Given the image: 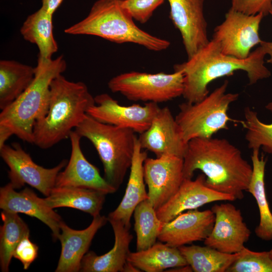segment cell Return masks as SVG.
<instances>
[{"label": "cell", "instance_id": "obj_39", "mask_svg": "<svg viewBox=\"0 0 272 272\" xmlns=\"http://www.w3.org/2000/svg\"><path fill=\"white\" fill-rule=\"evenodd\" d=\"M137 272L141 271V270L132 264L131 262L128 261L125 263L122 272Z\"/></svg>", "mask_w": 272, "mask_h": 272}, {"label": "cell", "instance_id": "obj_8", "mask_svg": "<svg viewBox=\"0 0 272 272\" xmlns=\"http://www.w3.org/2000/svg\"><path fill=\"white\" fill-rule=\"evenodd\" d=\"M108 87L130 101L158 104L182 96L183 74L178 70L172 74L131 71L112 78Z\"/></svg>", "mask_w": 272, "mask_h": 272}, {"label": "cell", "instance_id": "obj_15", "mask_svg": "<svg viewBox=\"0 0 272 272\" xmlns=\"http://www.w3.org/2000/svg\"><path fill=\"white\" fill-rule=\"evenodd\" d=\"M203 173L194 179L184 178L175 194L165 204L157 209L158 218L168 222L185 211L197 209L203 205L217 201H234L231 195L215 191L206 183Z\"/></svg>", "mask_w": 272, "mask_h": 272}, {"label": "cell", "instance_id": "obj_24", "mask_svg": "<svg viewBox=\"0 0 272 272\" xmlns=\"http://www.w3.org/2000/svg\"><path fill=\"white\" fill-rule=\"evenodd\" d=\"M35 67L13 60L0 61V109L11 105L32 82Z\"/></svg>", "mask_w": 272, "mask_h": 272}, {"label": "cell", "instance_id": "obj_20", "mask_svg": "<svg viewBox=\"0 0 272 272\" xmlns=\"http://www.w3.org/2000/svg\"><path fill=\"white\" fill-rule=\"evenodd\" d=\"M108 221L107 217L99 215L93 217L91 224L87 228L77 230L69 227L62 221L58 238L61 249L55 271H80L82 259L87 253L94 236Z\"/></svg>", "mask_w": 272, "mask_h": 272}, {"label": "cell", "instance_id": "obj_9", "mask_svg": "<svg viewBox=\"0 0 272 272\" xmlns=\"http://www.w3.org/2000/svg\"><path fill=\"white\" fill-rule=\"evenodd\" d=\"M263 17L261 13L249 15L230 8L224 21L215 28L212 39L223 54L245 59L251 49L262 41L259 29Z\"/></svg>", "mask_w": 272, "mask_h": 272}, {"label": "cell", "instance_id": "obj_26", "mask_svg": "<svg viewBox=\"0 0 272 272\" xmlns=\"http://www.w3.org/2000/svg\"><path fill=\"white\" fill-rule=\"evenodd\" d=\"M127 260L146 272H161L188 265L178 247L161 241L145 250L130 252Z\"/></svg>", "mask_w": 272, "mask_h": 272}, {"label": "cell", "instance_id": "obj_18", "mask_svg": "<svg viewBox=\"0 0 272 272\" xmlns=\"http://www.w3.org/2000/svg\"><path fill=\"white\" fill-rule=\"evenodd\" d=\"M215 220L211 209L189 210L164 223L158 239L175 247L204 240L211 232Z\"/></svg>", "mask_w": 272, "mask_h": 272}, {"label": "cell", "instance_id": "obj_36", "mask_svg": "<svg viewBox=\"0 0 272 272\" xmlns=\"http://www.w3.org/2000/svg\"><path fill=\"white\" fill-rule=\"evenodd\" d=\"M63 0H42V6L45 11L53 15Z\"/></svg>", "mask_w": 272, "mask_h": 272}, {"label": "cell", "instance_id": "obj_11", "mask_svg": "<svg viewBox=\"0 0 272 272\" xmlns=\"http://www.w3.org/2000/svg\"><path fill=\"white\" fill-rule=\"evenodd\" d=\"M94 99L95 104L88 108V115L99 122L129 128L140 134L149 128L160 109L153 102L144 106H123L106 93L97 95Z\"/></svg>", "mask_w": 272, "mask_h": 272}, {"label": "cell", "instance_id": "obj_4", "mask_svg": "<svg viewBox=\"0 0 272 272\" xmlns=\"http://www.w3.org/2000/svg\"><path fill=\"white\" fill-rule=\"evenodd\" d=\"M121 0H97L82 21L67 28L71 35L96 36L116 43H131L151 51L167 49L170 42L140 29L122 7Z\"/></svg>", "mask_w": 272, "mask_h": 272}, {"label": "cell", "instance_id": "obj_40", "mask_svg": "<svg viewBox=\"0 0 272 272\" xmlns=\"http://www.w3.org/2000/svg\"><path fill=\"white\" fill-rule=\"evenodd\" d=\"M269 251L271 253V254H272V247H271V249L269 250Z\"/></svg>", "mask_w": 272, "mask_h": 272}, {"label": "cell", "instance_id": "obj_35", "mask_svg": "<svg viewBox=\"0 0 272 272\" xmlns=\"http://www.w3.org/2000/svg\"><path fill=\"white\" fill-rule=\"evenodd\" d=\"M29 237L27 235L21 240L13 253V257L22 263L24 269L29 268L38 253V246L30 240Z\"/></svg>", "mask_w": 272, "mask_h": 272}, {"label": "cell", "instance_id": "obj_27", "mask_svg": "<svg viewBox=\"0 0 272 272\" xmlns=\"http://www.w3.org/2000/svg\"><path fill=\"white\" fill-rule=\"evenodd\" d=\"M52 16L41 7L26 18L20 29L26 40L37 45L38 56L45 59H51L58 49L53 34Z\"/></svg>", "mask_w": 272, "mask_h": 272}, {"label": "cell", "instance_id": "obj_25", "mask_svg": "<svg viewBox=\"0 0 272 272\" xmlns=\"http://www.w3.org/2000/svg\"><path fill=\"white\" fill-rule=\"evenodd\" d=\"M259 149L252 150L251 159L252 173L247 191L256 200L260 215L258 225L255 229L256 235L263 240H272V213L267 200L264 174L266 160L259 156Z\"/></svg>", "mask_w": 272, "mask_h": 272}, {"label": "cell", "instance_id": "obj_19", "mask_svg": "<svg viewBox=\"0 0 272 272\" xmlns=\"http://www.w3.org/2000/svg\"><path fill=\"white\" fill-rule=\"evenodd\" d=\"M0 208L38 219L52 231L54 240L58 239L62 221L61 217L47 205L44 198L39 197L29 188L17 192L10 183L1 187Z\"/></svg>", "mask_w": 272, "mask_h": 272}, {"label": "cell", "instance_id": "obj_7", "mask_svg": "<svg viewBox=\"0 0 272 272\" xmlns=\"http://www.w3.org/2000/svg\"><path fill=\"white\" fill-rule=\"evenodd\" d=\"M228 85L226 80L201 101L179 105L175 118L186 143L194 138H211L218 131L228 129L229 121H237L229 116L228 111L239 94L227 93Z\"/></svg>", "mask_w": 272, "mask_h": 272}, {"label": "cell", "instance_id": "obj_12", "mask_svg": "<svg viewBox=\"0 0 272 272\" xmlns=\"http://www.w3.org/2000/svg\"><path fill=\"white\" fill-rule=\"evenodd\" d=\"M183 159L170 155L147 157L144 164L148 199L156 210L177 192L183 180Z\"/></svg>", "mask_w": 272, "mask_h": 272}, {"label": "cell", "instance_id": "obj_30", "mask_svg": "<svg viewBox=\"0 0 272 272\" xmlns=\"http://www.w3.org/2000/svg\"><path fill=\"white\" fill-rule=\"evenodd\" d=\"M134 229L137 234V251L145 250L156 242L164 222L147 199L140 202L133 212Z\"/></svg>", "mask_w": 272, "mask_h": 272}, {"label": "cell", "instance_id": "obj_34", "mask_svg": "<svg viewBox=\"0 0 272 272\" xmlns=\"http://www.w3.org/2000/svg\"><path fill=\"white\" fill-rule=\"evenodd\" d=\"M231 8L245 14L261 13L264 17L272 10V0H231Z\"/></svg>", "mask_w": 272, "mask_h": 272}, {"label": "cell", "instance_id": "obj_21", "mask_svg": "<svg viewBox=\"0 0 272 272\" xmlns=\"http://www.w3.org/2000/svg\"><path fill=\"white\" fill-rule=\"evenodd\" d=\"M114 234V244L108 252L97 255L94 252H87L83 257L80 271L117 272L122 271L130 252L129 244L133 236L129 228L117 220L108 219Z\"/></svg>", "mask_w": 272, "mask_h": 272}, {"label": "cell", "instance_id": "obj_23", "mask_svg": "<svg viewBox=\"0 0 272 272\" xmlns=\"http://www.w3.org/2000/svg\"><path fill=\"white\" fill-rule=\"evenodd\" d=\"M105 195L103 192L92 189L55 186L44 199L47 205L53 209L60 207L71 208L95 217L100 215Z\"/></svg>", "mask_w": 272, "mask_h": 272}, {"label": "cell", "instance_id": "obj_28", "mask_svg": "<svg viewBox=\"0 0 272 272\" xmlns=\"http://www.w3.org/2000/svg\"><path fill=\"white\" fill-rule=\"evenodd\" d=\"M187 264L195 272H227L239 256L205 245H183L178 247Z\"/></svg>", "mask_w": 272, "mask_h": 272}, {"label": "cell", "instance_id": "obj_32", "mask_svg": "<svg viewBox=\"0 0 272 272\" xmlns=\"http://www.w3.org/2000/svg\"><path fill=\"white\" fill-rule=\"evenodd\" d=\"M227 272H272V254L268 251L255 252L245 247Z\"/></svg>", "mask_w": 272, "mask_h": 272}, {"label": "cell", "instance_id": "obj_22", "mask_svg": "<svg viewBox=\"0 0 272 272\" xmlns=\"http://www.w3.org/2000/svg\"><path fill=\"white\" fill-rule=\"evenodd\" d=\"M147 157V153L142 149L138 138L124 195L117 208L107 217L108 219L121 222L129 229L130 219L135 208L140 202L148 199L144 173V164Z\"/></svg>", "mask_w": 272, "mask_h": 272}, {"label": "cell", "instance_id": "obj_16", "mask_svg": "<svg viewBox=\"0 0 272 272\" xmlns=\"http://www.w3.org/2000/svg\"><path fill=\"white\" fill-rule=\"evenodd\" d=\"M138 140L143 150L152 152L156 157L170 155L183 158L187 146L168 107L160 108L151 126L140 134Z\"/></svg>", "mask_w": 272, "mask_h": 272}, {"label": "cell", "instance_id": "obj_1", "mask_svg": "<svg viewBox=\"0 0 272 272\" xmlns=\"http://www.w3.org/2000/svg\"><path fill=\"white\" fill-rule=\"evenodd\" d=\"M183 159L184 178L191 179L194 171L199 170L205 175V183L209 188L231 195L236 199L244 197L252 166L227 140L212 137L191 139Z\"/></svg>", "mask_w": 272, "mask_h": 272}, {"label": "cell", "instance_id": "obj_29", "mask_svg": "<svg viewBox=\"0 0 272 272\" xmlns=\"http://www.w3.org/2000/svg\"><path fill=\"white\" fill-rule=\"evenodd\" d=\"M1 218L0 265L2 271L8 272L16 247L24 237L30 235V230L18 213L3 210Z\"/></svg>", "mask_w": 272, "mask_h": 272}, {"label": "cell", "instance_id": "obj_33", "mask_svg": "<svg viewBox=\"0 0 272 272\" xmlns=\"http://www.w3.org/2000/svg\"><path fill=\"white\" fill-rule=\"evenodd\" d=\"M165 0H121L122 7L132 18L141 23H146L155 10Z\"/></svg>", "mask_w": 272, "mask_h": 272}, {"label": "cell", "instance_id": "obj_2", "mask_svg": "<svg viewBox=\"0 0 272 272\" xmlns=\"http://www.w3.org/2000/svg\"><path fill=\"white\" fill-rule=\"evenodd\" d=\"M266 55L264 48L260 45L245 59L227 55L212 39L187 61L174 67V70L183 74V98L191 103L201 101L209 95L208 85L212 81L233 75L237 71L246 72L250 85L269 78L271 73L264 65Z\"/></svg>", "mask_w": 272, "mask_h": 272}, {"label": "cell", "instance_id": "obj_17", "mask_svg": "<svg viewBox=\"0 0 272 272\" xmlns=\"http://www.w3.org/2000/svg\"><path fill=\"white\" fill-rule=\"evenodd\" d=\"M69 138L70 158L65 169L58 174L55 186L89 188L106 194L116 192L117 190L101 176L98 169L85 158L80 146L82 138L74 130Z\"/></svg>", "mask_w": 272, "mask_h": 272}, {"label": "cell", "instance_id": "obj_13", "mask_svg": "<svg viewBox=\"0 0 272 272\" xmlns=\"http://www.w3.org/2000/svg\"><path fill=\"white\" fill-rule=\"evenodd\" d=\"M211 210L215 215V223L203 240L205 245L224 253L240 252L251 234L240 210L230 203L215 204Z\"/></svg>", "mask_w": 272, "mask_h": 272}, {"label": "cell", "instance_id": "obj_6", "mask_svg": "<svg viewBox=\"0 0 272 272\" xmlns=\"http://www.w3.org/2000/svg\"><path fill=\"white\" fill-rule=\"evenodd\" d=\"M75 130L92 143L102 163L104 178L117 190L131 166L138 138L135 132L99 122L87 114Z\"/></svg>", "mask_w": 272, "mask_h": 272}, {"label": "cell", "instance_id": "obj_3", "mask_svg": "<svg viewBox=\"0 0 272 272\" xmlns=\"http://www.w3.org/2000/svg\"><path fill=\"white\" fill-rule=\"evenodd\" d=\"M50 91L47 111L36 120L33 129L32 144L42 149L69 138L95 104L84 83L70 81L62 74L52 81Z\"/></svg>", "mask_w": 272, "mask_h": 272}, {"label": "cell", "instance_id": "obj_31", "mask_svg": "<svg viewBox=\"0 0 272 272\" xmlns=\"http://www.w3.org/2000/svg\"><path fill=\"white\" fill-rule=\"evenodd\" d=\"M265 108L272 112V101ZM245 120L241 123L246 130L245 139L249 149L262 148L266 153L272 154V122L265 123L260 120L257 113L250 107L244 111Z\"/></svg>", "mask_w": 272, "mask_h": 272}, {"label": "cell", "instance_id": "obj_5", "mask_svg": "<svg viewBox=\"0 0 272 272\" xmlns=\"http://www.w3.org/2000/svg\"><path fill=\"white\" fill-rule=\"evenodd\" d=\"M35 67V77L30 86L0 113L1 126L31 144L34 123L45 115L48 108L51 83L65 71L66 63L62 55L54 59L38 56Z\"/></svg>", "mask_w": 272, "mask_h": 272}, {"label": "cell", "instance_id": "obj_38", "mask_svg": "<svg viewBox=\"0 0 272 272\" xmlns=\"http://www.w3.org/2000/svg\"><path fill=\"white\" fill-rule=\"evenodd\" d=\"M269 14L272 16V10L270 11ZM260 45L263 47L266 54H268L269 56V58L266 60L267 62L272 65V41L267 42L262 40Z\"/></svg>", "mask_w": 272, "mask_h": 272}, {"label": "cell", "instance_id": "obj_14", "mask_svg": "<svg viewBox=\"0 0 272 272\" xmlns=\"http://www.w3.org/2000/svg\"><path fill=\"white\" fill-rule=\"evenodd\" d=\"M170 16L181 35L188 59L207 45L210 40L203 13L205 0H167Z\"/></svg>", "mask_w": 272, "mask_h": 272}, {"label": "cell", "instance_id": "obj_37", "mask_svg": "<svg viewBox=\"0 0 272 272\" xmlns=\"http://www.w3.org/2000/svg\"><path fill=\"white\" fill-rule=\"evenodd\" d=\"M13 133L8 128L0 125V148L6 145V141Z\"/></svg>", "mask_w": 272, "mask_h": 272}, {"label": "cell", "instance_id": "obj_10", "mask_svg": "<svg viewBox=\"0 0 272 272\" xmlns=\"http://www.w3.org/2000/svg\"><path fill=\"white\" fill-rule=\"evenodd\" d=\"M0 155L9 168L10 183L15 189L27 184L46 197L55 187L58 174L67 164V161L63 160L54 167L44 168L36 164L17 143L11 146L6 144L0 148Z\"/></svg>", "mask_w": 272, "mask_h": 272}]
</instances>
